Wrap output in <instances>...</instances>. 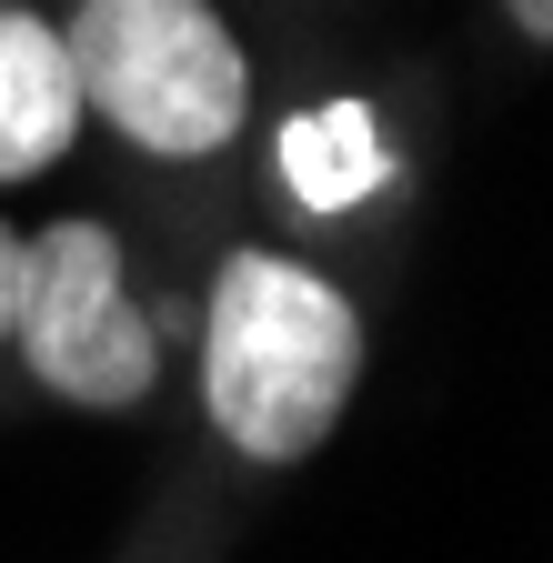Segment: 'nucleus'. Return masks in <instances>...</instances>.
Segmentation results:
<instances>
[{
  "mask_svg": "<svg viewBox=\"0 0 553 563\" xmlns=\"http://www.w3.org/2000/svg\"><path fill=\"white\" fill-rule=\"evenodd\" d=\"M283 181L302 191V211H353V201H373L383 181H392V152H383V131H373V111L363 101H332V111H302L292 131H283Z\"/></svg>",
  "mask_w": 553,
  "mask_h": 563,
  "instance_id": "obj_5",
  "label": "nucleus"
},
{
  "mask_svg": "<svg viewBox=\"0 0 553 563\" xmlns=\"http://www.w3.org/2000/svg\"><path fill=\"white\" fill-rule=\"evenodd\" d=\"M363 393V312L292 252H232L201 302V412L242 463H302Z\"/></svg>",
  "mask_w": 553,
  "mask_h": 563,
  "instance_id": "obj_1",
  "label": "nucleus"
},
{
  "mask_svg": "<svg viewBox=\"0 0 553 563\" xmlns=\"http://www.w3.org/2000/svg\"><path fill=\"white\" fill-rule=\"evenodd\" d=\"M504 11H513V31H523V41H543V51H553V0H504Z\"/></svg>",
  "mask_w": 553,
  "mask_h": 563,
  "instance_id": "obj_7",
  "label": "nucleus"
},
{
  "mask_svg": "<svg viewBox=\"0 0 553 563\" xmlns=\"http://www.w3.org/2000/svg\"><path fill=\"white\" fill-rule=\"evenodd\" d=\"M91 101H81V70L71 41L41 11H0V181H31L81 141Z\"/></svg>",
  "mask_w": 553,
  "mask_h": 563,
  "instance_id": "obj_4",
  "label": "nucleus"
},
{
  "mask_svg": "<svg viewBox=\"0 0 553 563\" xmlns=\"http://www.w3.org/2000/svg\"><path fill=\"white\" fill-rule=\"evenodd\" d=\"M11 342L51 402H81V412H131L152 402L162 383V312H142L121 272V242L101 222H41L21 242V312Z\"/></svg>",
  "mask_w": 553,
  "mask_h": 563,
  "instance_id": "obj_3",
  "label": "nucleus"
},
{
  "mask_svg": "<svg viewBox=\"0 0 553 563\" xmlns=\"http://www.w3.org/2000/svg\"><path fill=\"white\" fill-rule=\"evenodd\" d=\"M81 101L152 162H212L252 121V60L212 0H71Z\"/></svg>",
  "mask_w": 553,
  "mask_h": 563,
  "instance_id": "obj_2",
  "label": "nucleus"
},
{
  "mask_svg": "<svg viewBox=\"0 0 553 563\" xmlns=\"http://www.w3.org/2000/svg\"><path fill=\"white\" fill-rule=\"evenodd\" d=\"M11 312H21V232L0 222V342H11Z\"/></svg>",
  "mask_w": 553,
  "mask_h": 563,
  "instance_id": "obj_6",
  "label": "nucleus"
}]
</instances>
